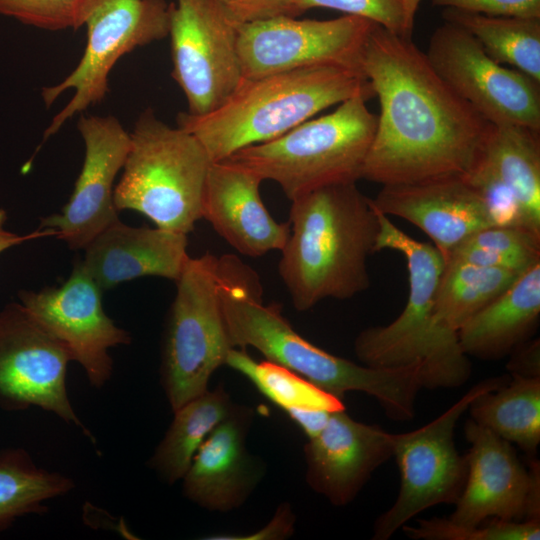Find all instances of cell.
Returning <instances> with one entry per match:
<instances>
[{"instance_id":"cell-15","label":"cell","mask_w":540,"mask_h":540,"mask_svg":"<svg viewBox=\"0 0 540 540\" xmlns=\"http://www.w3.org/2000/svg\"><path fill=\"white\" fill-rule=\"evenodd\" d=\"M102 291L78 262L59 287L19 294L20 303L66 348L95 388L105 386L112 376L109 350L131 342L130 334L105 313Z\"/></svg>"},{"instance_id":"cell-16","label":"cell","mask_w":540,"mask_h":540,"mask_svg":"<svg viewBox=\"0 0 540 540\" xmlns=\"http://www.w3.org/2000/svg\"><path fill=\"white\" fill-rule=\"evenodd\" d=\"M470 443L468 472L463 491L449 520L463 526L488 518L540 521V465L530 458L529 468L519 460L511 443L472 419L465 424Z\"/></svg>"},{"instance_id":"cell-8","label":"cell","mask_w":540,"mask_h":540,"mask_svg":"<svg viewBox=\"0 0 540 540\" xmlns=\"http://www.w3.org/2000/svg\"><path fill=\"white\" fill-rule=\"evenodd\" d=\"M176 285L160 369L172 411L208 390L212 374L235 348L219 296L218 257H190Z\"/></svg>"},{"instance_id":"cell-6","label":"cell","mask_w":540,"mask_h":540,"mask_svg":"<svg viewBox=\"0 0 540 540\" xmlns=\"http://www.w3.org/2000/svg\"><path fill=\"white\" fill-rule=\"evenodd\" d=\"M130 149L114 188L118 211L133 210L156 227L188 235L202 218L213 161L202 143L182 127H171L147 108L130 133Z\"/></svg>"},{"instance_id":"cell-32","label":"cell","mask_w":540,"mask_h":540,"mask_svg":"<svg viewBox=\"0 0 540 540\" xmlns=\"http://www.w3.org/2000/svg\"><path fill=\"white\" fill-rule=\"evenodd\" d=\"M407 537L424 540H539L540 521L492 518L478 525L463 526L449 518L420 519L415 527L402 526Z\"/></svg>"},{"instance_id":"cell-21","label":"cell","mask_w":540,"mask_h":540,"mask_svg":"<svg viewBox=\"0 0 540 540\" xmlns=\"http://www.w3.org/2000/svg\"><path fill=\"white\" fill-rule=\"evenodd\" d=\"M257 175L228 160L210 166L202 203V218L237 252L260 257L281 250L290 223L278 222L260 196Z\"/></svg>"},{"instance_id":"cell-1","label":"cell","mask_w":540,"mask_h":540,"mask_svg":"<svg viewBox=\"0 0 540 540\" xmlns=\"http://www.w3.org/2000/svg\"><path fill=\"white\" fill-rule=\"evenodd\" d=\"M362 70L380 113L361 179L383 186L471 172L492 124L446 84L411 38L376 24Z\"/></svg>"},{"instance_id":"cell-19","label":"cell","mask_w":540,"mask_h":540,"mask_svg":"<svg viewBox=\"0 0 540 540\" xmlns=\"http://www.w3.org/2000/svg\"><path fill=\"white\" fill-rule=\"evenodd\" d=\"M370 203L387 216L417 226L434 242L445 263L467 237L494 225L484 200L462 176L383 185Z\"/></svg>"},{"instance_id":"cell-37","label":"cell","mask_w":540,"mask_h":540,"mask_svg":"<svg viewBox=\"0 0 540 540\" xmlns=\"http://www.w3.org/2000/svg\"><path fill=\"white\" fill-rule=\"evenodd\" d=\"M295 516L289 504H281L270 522L262 529L247 535L220 534L205 537L212 540H282L294 532Z\"/></svg>"},{"instance_id":"cell-38","label":"cell","mask_w":540,"mask_h":540,"mask_svg":"<svg viewBox=\"0 0 540 540\" xmlns=\"http://www.w3.org/2000/svg\"><path fill=\"white\" fill-rule=\"evenodd\" d=\"M539 340H527L509 355L507 364L510 374L523 377H540Z\"/></svg>"},{"instance_id":"cell-20","label":"cell","mask_w":540,"mask_h":540,"mask_svg":"<svg viewBox=\"0 0 540 540\" xmlns=\"http://www.w3.org/2000/svg\"><path fill=\"white\" fill-rule=\"evenodd\" d=\"M253 416V409L236 405L211 431L182 478L186 498L216 512L244 504L263 475L262 464L246 448Z\"/></svg>"},{"instance_id":"cell-36","label":"cell","mask_w":540,"mask_h":540,"mask_svg":"<svg viewBox=\"0 0 540 540\" xmlns=\"http://www.w3.org/2000/svg\"><path fill=\"white\" fill-rule=\"evenodd\" d=\"M241 24L278 16L296 17L292 0H218Z\"/></svg>"},{"instance_id":"cell-5","label":"cell","mask_w":540,"mask_h":540,"mask_svg":"<svg viewBox=\"0 0 540 540\" xmlns=\"http://www.w3.org/2000/svg\"><path fill=\"white\" fill-rule=\"evenodd\" d=\"M372 208L379 223L375 252L393 250L404 256L409 293L395 320L358 334L355 354L370 367L420 365L423 388L460 387L471 375L469 357L460 347L458 332L441 326L434 310L445 260L435 246L415 240Z\"/></svg>"},{"instance_id":"cell-30","label":"cell","mask_w":540,"mask_h":540,"mask_svg":"<svg viewBox=\"0 0 540 540\" xmlns=\"http://www.w3.org/2000/svg\"><path fill=\"white\" fill-rule=\"evenodd\" d=\"M225 365L247 377L264 396L284 412L301 408L345 410L342 399L283 366L268 360L256 362L245 349L233 348Z\"/></svg>"},{"instance_id":"cell-9","label":"cell","mask_w":540,"mask_h":540,"mask_svg":"<svg viewBox=\"0 0 540 540\" xmlns=\"http://www.w3.org/2000/svg\"><path fill=\"white\" fill-rule=\"evenodd\" d=\"M510 379L511 375L487 378L431 422L410 432L392 433L400 487L393 505L375 521L374 540L389 539L427 508L458 501L466 482L468 462L455 446L456 424L476 397L499 389Z\"/></svg>"},{"instance_id":"cell-26","label":"cell","mask_w":540,"mask_h":540,"mask_svg":"<svg viewBox=\"0 0 540 540\" xmlns=\"http://www.w3.org/2000/svg\"><path fill=\"white\" fill-rule=\"evenodd\" d=\"M511 375L469 405L471 419L535 458L540 443V377Z\"/></svg>"},{"instance_id":"cell-33","label":"cell","mask_w":540,"mask_h":540,"mask_svg":"<svg viewBox=\"0 0 540 540\" xmlns=\"http://www.w3.org/2000/svg\"><path fill=\"white\" fill-rule=\"evenodd\" d=\"M97 0H0V14L45 30H77Z\"/></svg>"},{"instance_id":"cell-3","label":"cell","mask_w":540,"mask_h":540,"mask_svg":"<svg viewBox=\"0 0 540 540\" xmlns=\"http://www.w3.org/2000/svg\"><path fill=\"white\" fill-rule=\"evenodd\" d=\"M290 234L278 273L304 312L327 298L349 299L370 286L367 259L379 223L356 182L321 187L291 201Z\"/></svg>"},{"instance_id":"cell-4","label":"cell","mask_w":540,"mask_h":540,"mask_svg":"<svg viewBox=\"0 0 540 540\" xmlns=\"http://www.w3.org/2000/svg\"><path fill=\"white\" fill-rule=\"evenodd\" d=\"M357 96L375 97L363 72L334 65L309 66L243 79L216 110L200 116L182 112L177 121L217 162L277 138L322 110Z\"/></svg>"},{"instance_id":"cell-31","label":"cell","mask_w":540,"mask_h":540,"mask_svg":"<svg viewBox=\"0 0 540 540\" xmlns=\"http://www.w3.org/2000/svg\"><path fill=\"white\" fill-rule=\"evenodd\" d=\"M450 261L523 273L540 262V234L517 226L485 227L467 237Z\"/></svg>"},{"instance_id":"cell-17","label":"cell","mask_w":540,"mask_h":540,"mask_svg":"<svg viewBox=\"0 0 540 540\" xmlns=\"http://www.w3.org/2000/svg\"><path fill=\"white\" fill-rule=\"evenodd\" d=\"M85 154L69 201L60 213L42 219L40 229L54 230L72 249H84L117 222L114 182L130 149V133L112 116H81L77 123Z\"/></svg>"},{"instance_id":"cell-14","label":"cell","mask_w":540,"mask_h":540,"mask_svg":"<svg viewBox=\"0 0 540 540\" xmlns=\"http://www.w3.org/2000/svg\"><path fill=\"white\" fill-rule=\"evenodd\" d=\"M71 357L21 303L0 310V407H38L81 429L95 443L70 402L66 376Z\"/></svg>"},{"instance_id":"cell-22","label":"cell","mask_w":540,"mask_h":540,"mask_svg":"<svg viewBox=\"0 0 540 540\" xmlns=\"http://www.w3.org/2000/svg\"><path fill=\"white\" fill-rule=\"evenodd\" d=\"M187 244L186 234L118 220L84 248L79 264L102 290L146 276L176 282L190 258Z\"/></svg>"},{"instance_id":"cell-35","label":"cell","mask_w":540,"mask_h":540,"mask_svg":"<svg viewBox=\"0 0 540 540\" xmlns=\"http://www.w3.org/2000/svg\"><path fill=\"white\" fill-rule=\"evenodd\" d=\"M433 6L488 16L540 18V0H429Z\"/></svg>"},{"instance_id":"cell-10","label":"cell","mask_w":540,"mask_h":540,"mask_svg":"<svg viewBox=\"0 0 540 540\" xmlns=\"http://www.w3.org/2000/svg\"><path fill=\"white\" fill-rule=\"evenodd\" d=\"M171 10L166 0L96 1L84 23L87 42L79 63L63 80L42 89L47 107L67 90L74 92L44 131V139L105 97L109 74L122 56L169 35Z\"/></svg>"},{"instance_id":"cell-12","label":"cell","mask_w":540,"mask_h":540,"mask_svg":"<svg viewBox=\"0 0 540 540\" xmlns=\"http://www.w3.org/2000/svg\"><path fill=\"white\" fill-rule=\"evenodd\" d=\"M376 24L354 15L330 20L278 16L241 24L238 50L243 79L317 65L363 72L364 50Z\"/></svg>"},{"instance_id":"cell-29","label":"cell","mask_w":540,"mask_h":540,"mask_svg":"<svg viewBox=\"0 0 540 540\" xmlns=\"http://www.w3.org/2000/svg\"><path fill=\"white\" fill-rule=\"evenodd\" d=\"M521 274L464 262L445 263L435 301L437 322L458 332L469 318L508 289Z\"/></svg>"},{"instance_id":"cell-2","label":"cell","mask_w":540,"mask_h":540,"mask_svg":"<svg viewBox=\"0 0 540 540\" xmlns=\"http://www.w3.org/2000/svg\"><path fill=\"white\" fill-rule=\"evenodd\" d=\"M218 280L222 311L235 348L253 347L266 360L342 400L351 391L366 393L392 420L414 417L416 397L423 388L419 365H358L312 344L293 329L279 305L263 303L259 276L236 255L218 257Z\"/></svg>"},{"instance_id":"cell-25","label":"cell","mask_w":540,"mask_h":540,"mask_svg":"<svg viewBox=\"0 0 540 540\" xmlns=\"http://www.w3.org/2000/svg\"><path fill=\"white\" fill-rule=\"evenodd\" d=\"M235 406L219 385L173 411V420L149 461L150 467L168 484L182 480L202 443Z\"/></svg>"},{"instance_id":"cell-24","label":"cell","mask_w":540,"mask_h":540,"mask_svg":"<svg viewBox=\"0 0 540 540\" xmlns=\"http://www.w3.org/2000/svg\"><path fill=\"white\" fill-rule=\"evenodd\" d=\"M540 315V262L458 330L462 351L469 357L499 359L527 341Z\"/></svg>"},{"instance_id":"cell-7","label":"cell","mask_w":540,"mask_h":540,"mask_svg":"<svg viewBox=\"0 0 540 540\" xmlns=\"http://www.w3.org/2000/svg\"><path fill=\"white\" fill-rule=\"evenodd\" d=\"M367 101L360 96L348 99L329 114L245 147L225 160L262 181L276 182L290 201L321 187L357 182L377 123Z\"/></svg>"},{"instance_id":"cell-40","label":"cell","mask_w":540,"mask_h":540,"mask_svg":"<svg viewBox=\"0 0 540 540\" xmlns=\"http://www.w3.org/2000/svg\"><path fill=\"white\" fill-rule=\"evenodd\" d=\"M6 221L7 213L4 209L0 208V254L10 247L21 244L27 240L40 237L57 236V233L54 230L40 228L27 235H18L8 231L5 228Z\"/></svg>"},{"instance_id":"cell-23","label":"cell","mask_w":540,"mask_h":540,"mask_svg":"<svg viewBox=\"0 0 540 540\" xmlns=\"http://www.w3.org/2000/svg\"><path fill=\"white\" fill-rule=\"evenodd\" d=\"M489 182L518 203L526 226L540 234V132L513 124H492L480 157L465 176Z\"/></svg>"},{"instance_id":"cell-11","label":"cell","mask_w":540,"mask_h":540,"mask_svg":"<svg viewBox=\"0 0 540 540\" xmlns=\"http://www.w3.org/2000/svg\"><path fill=\"white\" fill-rule=\"evenodd\" d=\"M240 25L218 0L172 4L171 76L186 97L187 113L200 116L216 110L242 83Z\"/></svg>"},{"instance_id":"cell-34","label":"cell","mask_w":540,"mask_h":540,"mask_svg":"<svg viewBox=\"0 0 540 540\" xmlns=\"http://www.w3.org/2000/svg\"><path fill=\"white\" fill-rule=\"evenodd\" d=\"M297 16L312 8H329L371 20L388 31L411 38L404 0H292Z\"/></svg>"},{"instance_id":"cell-28","label":"cell","mask_w":540,"mask_h":540,"mask_svg":"<svg viewBox=\"0 0 540 540\" xmlns=\"http://www.w3.org/2000/svg\"><path fill=\"white\" fill-rule=\"evenodd\" d=\"M74 488L71 478L38 467L22 448L0 451V532L18 518L47 512V501Z\"/></svg>"},{"instance_id":"cell-18","label":"cell","mask_w":540,"mask_h":540,"mask_svg":"<svg viewBox=\"0 0 540 540\" xmlns=\"http://www.w3.org/2000/svg\"><path fill=\"white\" fill-rule=\"evenodd\" d=\"M303 451L309 487L333 505L345 506L393 456L392 433L356 421L345 410L334 411Z\"/></svg>"},{"instance_id":"cell-41","label":"cell","mask_w":540,"mask_h":540,"mask_svg":"<svg viewBox=\"0 0 540 540\" xmlns=\"http://www.w3.org/2000/svg\"><path fill=\"white\" fill-rule=\"evenodd\" d=\"M421 0H404L406 18L409 28L413 31L416 13Z\"/></svg>"},{"instance_id":"cell-27","label":"cell","mask_w":540,"mask_h":540,"mask_svg":"<svg viewBox=\"0 0 540 540\" xmlns=\"http://www.w3.org/2000/svg\"><path fill=\"white\" fill-rule=\"evenodd\" d=\"M445 22L469 32L496 62L540 83V18L488 16L445 8Z\"/></svg>"},{"instance_id":"cell-13","label":"cell","mask_w":540,"mask_h":540,"mask_svg":"<svg viewBox=\"0 0 540 540\" xmlns=\"http://www.w3.org/2000/svg\"><path fill=\"white\" fill-rule=\"evenodd\" d=\"M425 54L446 84L488 122L540 132V83L493 60L465 29L445 22L431 35Z\"/></svg>"},{"instance_id":"cell-39","label":"cell","mask_w":540,"mask_h":540,"mask_svg":"<svg viewBox=\"0 0 540 540\" xmlns=\"http://www.w3.org/2000/svg\"><path fill=\"white\" fill-rule=\"evenodd\" d=\"M332 412L334 411L314 408L290 409L285 411L288 417L301 428L308 438L315 436L321 431Z\"/></svg>"}]
</instances>
